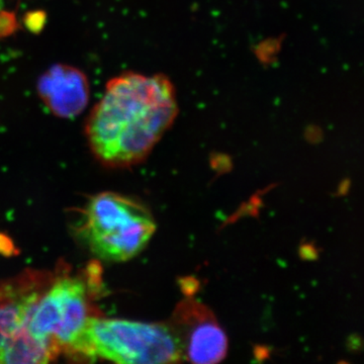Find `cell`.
Wrapping results in <instances>:
<instances>
[{"instance_id":"cell-5","label":"cell","mask_w":364,"mask_h":364,"mask_svg":"<svg viewBox=\"0 0 364 364\" xmlns=\"http://www.w3.org/2000/svg\"><path fill=\"white\" fill-rule=\"evenodd\" d=\"M168 323L181 347L182 360L213 364L226 358V334L212 311L200 301L182 299Z\"/></svg>"},{"instance_id":"cell-3","label":"cell","mask_w":364,"mask_h":364,"mask_svg":"<svg viewBox=\"0 0 364 364\" xmlns=\"http://www.w3.org/2000/svg\"><path fill=\"white\" fill-rule=\"evenodd\" d=\"M156 230L149 210L119 193H98L85 208L81 237L93 255L123 262L138 255Z\"/></svg>"},{"instance_id":"cell-4","label":"cell","mask_w":364,"mask_h":364,"mask_svg":"<svg viewBox=\"0 0 364 364\" xmlns=\"http://www.w3.org/2000/svg\"><path fill=\"white\" fill-rule=\"evenodd\" d=\"M90 279L80 274H54L26 318V331L74 359L81 335L90 318L97 316L91 303Z\"/></svg>"},{"instance_id":"cell-7","label":"cell","mask_w":364,"mask_h":364,"mask_svg":"<svg viewBox=\"0 0 364 364\" xmlns=\"http://www.w3.org/2000/svg\"><path fill=\"white\" fill-rule=\"evenodd\" d=\"M37 91L49 111L62 119L77 117L90 102L87 76L68 64H55L46 70L38 80Z\"/></svg>"},{"instance_id":"cell-2","label":"cell","mask_w":364,"mask_h":364,"mask_svg":"<svg viewBox=\"0 0 364 364\" xmlns=\"http://www.w3.org/2000/svg\"><path fill=\"white\" fill-rule=\"evenodd\" d=\"M128 364L181 363V347L169 323H143L102 316L90 318L74 360Z\"/></svg>"},{"instance_id":"cell-6","label":"cell","mask_w":364,"mask_h":364,"mask_svg":"<svg viewBox=\"0 0 364 364\" xmlns=\"http://www.w3.org/2000/svg\"><path fill=\"white\" fill-rule=\"evenodd\" d=\"M54 277V273L28 269L0 282V359L26 331L28 313Z\"/></svg>"},{"instance_id":"cell-1","label":"cell","mask_w":364,"mask_h":364,"mask_svg":"<svg viewBox=\"0 0 364 364\" xmlns=\"http://www.w3.org/2000/svg\"><path fill=\"white\" fill-rule=\"evenodd\" d=\"M178 112L176 90L161 74L124 72L109 79L86 119L91 153L109 168L144 161Z\"/></svg>"}]
</instances>
